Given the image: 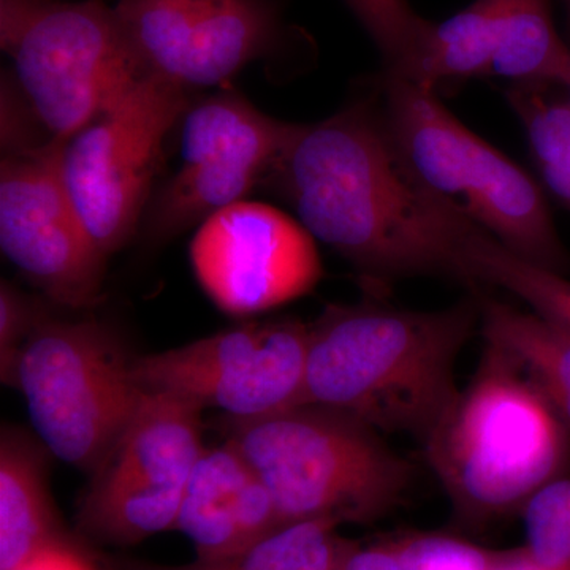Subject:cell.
<instances>
[{
    "label": "cell",
    "mask_w": 570,
    "mask_h": 570,
    "mask_svg": "<svg viewBox=\"0 0 570 570\" xmlns=\"http://www.w3.org/2000/svg\"><path fill=\"white\" fill-rule=\"evenodd\" d=\"M0 45L14 81L56 141L66 142L149 77L100 0H0Z\"/></svg>",
    "instance_id": "cell-5"
},
{
    "label": "cell",
    "mask_w": 570,
    "mask_h": 570,
    "mask_svg": "<svg viewBox=\"0 0 570 570\" xmlns=\"http://www.w3.org/2000/svg\"><path fill=\"white\" fill-rule=\"evenodd\" d=\"M63 142L3 154L0 164V247L18 272L52 303L94 306L107 258L94 242L62 178Z\"/></svg>",
    "instance_id": "cell-10"
},
{
    "label": "cell",
    "mask_w": 570,
    "mask_h": 570,
    "mask_svg": "<svg viewBox=\"0 0 570 570\" xmlns=\"http://www.w3.org/2000/svg\"><path fill=\"white\" fill-rule=\"evenodd\" d=\"M569 63L570 50L554 29L547 0H501L491 75L515 85H562Z\"/></svg>",
    "instance_id": "cell-22"
},
{
    "label": "cell",
    "mask_w": 570,
    "mask_h": 570,
    "mask_svg": "<svg viewBox=\"0 0 570 570\" xmlns=\"http://www.w3.org/2000/svg\"><path fill=\"white\" fill-rule=\"evenodd\" d=\"M309 325L253 321L157 354L135 356L146 392L168 393L202 411L253 420L299 406L305 396Z\"/></svg>",
    "instance_id": "cell-9"
},
{
    "label": "cell",
    "mask_w": 570,
    "mask_h": 570,
    "mask_svg": "<svg viewBox=\"0 0 570 570\" xmlns=\"http://www.w3.org/2000/svg\"><path fill=\"white\" fill-rule=\"evenodd\" d=\"M265 184L376 294L406 277L461 281L459 247L472 219L412 174L382 108L358 102L299 124Z\"/></svg>",
    "instance_id": "cell-1"
},
{
    "label": "cell",
    "mask_w": 570,
    "mask_h": 570,
    "mask_svg": "<svg viewBox=\"0 0 570 570\" xmlns=\"http://www.w3.org/2000/svg\"><path fill=\"white\" fill-rule=\"evenodd\" d=\"M43 313L33 299L7 281L0 283V377L13 387L22 347Z\"/></svg>",
    "instance_id": "cell-26"
},
{
    "label": "cell",
    "mask_w": 570,
    "mask_h": 570,
    "mask_svg": "<svg viewBox=\"0 0 570 570\" xmlns=\"http://www.w3.org/2000/svg\"><path fill=\"white\" fill-rule=\"evenodd\" d=\"M491 570H551L546 566L539 564L534 558L528 553L527 549L515 551H504L497 553L493 569Z\"/></svg>",
    "instance_id": "cell-29"
},
{
    "label": "cell",
    "mask_w": 570,
    "mask_h": 570,
    "mask_svg": "<svg viewBox=\"0 0 570 570\" xmlns=\"http://www.w3.org/2000/svg\"><path fill=\"white\" fill-rule=\"evenodd\" d=\"M505 96L527 130L543 179L570 205V102L547 99L535 85H513Z\"/></svg>",
    "instance_id": "cell-23"
},
{
    "label": "cell",
    "mask_w": 570,
    "mask_h": 570,
    "mask_svg": "<svg viewBox=\"0 0 570 570\" xmlns=\"http://www.w3.org/2000/svg\"><path fill=\"white\" fill-rule=\"evenodd\" d=\"M189 105L186 89L145 77L63 142V183L105 257L145 217L164 142Z\"/></svg>",
    "instance_id": "cell-7"
},
{
    "label": "cell",
    "mask_w": 570,
    "mask_h": 570,
    "mask_svg": "<svg viewBox=\"0 0 570 570\" xmlns=\"http://www.w3.org/2000/svg\"><path fill=\"white\" fill-rule=\"evenodd\" d=\"M13 570H99L81 550L63 538L48 543Z\"/></svg>",
    "instance_id": "cell-28"
},
{
    "label": "cell",
    "mask_w": 570,
    "mask_h": 570,
    "mask_svg": "<svg viewBox=\"0 0 570 570\" xmlns=\"http://www.w3.org/2000/svg\"><path fill=\"white\" fill-rule=\"evenodd\" d=\"M225 431L265 483L283 527L371 523L395 509L412 483L411 464L379 431L335 409L299 404L266 417L227 419Z\"/></svg>",
    "instance_id": "cell-3"
},
{
    "label": "cell",
    "mask_w": 570,
    "mask_h": 570,
    "mask_svg": "<svg viewBox=\"0 0 570 570\" xmlns=\"http://www.w3.org/2000/svg\"><path fill=\"white\" fill-rule=\"evenodd\" d=\"M464 212L512 253L562 275L568 272V253L538 184L482 137Z\"/></svg>",
    "instance_id": "cell-14"
},
{
    "label": "cell",
    "mask_w": 570,
    "mask_h": 570,
    "mask_svg": "<svg viewBox=\"0 0 570 570\" xmlns=\"http://www.w3.org/2000/svg\"><path fill=\"white\" fill-rule=\"evenodd\" d=\"M269 174L268 165L238 157L183 164L149 202L146 238L156 245L175 238L220 209L245 200Z\"/></svg>",
    "instance_id": "cell-17"
},
{
    "label": "cell",
    "mask_w": 570,
    "mask_h": 570,
    "mask_svg": "<svg viewBox=\"0 0 570 570\" xmlns=\"http://www.w3.org/2000/svg\"><path fill=\"white\" fill-rule=\"evenodd\" d=\"M411 570H491L497 553L439 534L401 538Z\"/></svg>",
    "instance_id": "cell-27"
},
{
    "label": "cell",
    "mask_w": 570,
    "mask_h": 570,
    "mask_svg": "<svg viewBox=\"0 0 570 570\" xmlns=\"http://www.w3.org/2000/svg\"><path fill=\"white\" fill-rule=\"evenodd\" d=\"M479 318V302L430 313L328 306L309 325L303 404L425 445L459 403L456 360Z\"/></svg>",
    "instance_id": "cell-2"
},
{
    "label": "cell",
    "mask_w": 570,
    "mask_h": 570,
    "mask_svg": "<svg viewBox=\"0 0 570 570\" xmlns=\"http://www.w3.org/2000/svg\"><path fill=\"white\" fill-rule=\"evenodd\" d=\"M202 412L181 397L145 390L129 426L92 472L82 530L115 546L175 530L187 480L205 450Z\"/></svg>",
    "instance_id": "cell-8"
},
{
    "label": "cell",
    "mask_w": 570,
    "mask_h": 570,
    "mask_svg": "<svg viewBox=\"0 0 570 570\" xmlns=\"http://www.w3.org/2000/svg\"><path fill=\"white\" fill-rule=\"evenodd\" d=\"M568 6H569V13H570V0H568Z\"/></svg>",
    "instance_id": "cell-31"
},
{
    "label": "cell",
    "mask_w": 570,
    "mask_h": 570,
    "mask_svg": "<svg viewBox=\"0 0 570 570\" xmlns=\"http://www.w3.org/2000/svg\"><path fill=\"white\" fill-rule=\"evenodd\" d=\"M183 164L238 157L275 168L299 124L279 121L236 92L190 102L181 119Z\"/></svg>",
    "instance_id": "cell-16"
},
{
    "label": "cell",
    "mask_w": 570,
    "mask_h": 570,
    "mask_svg": "<svg viewBox=\"0 0 570 570\" xmlns=\"http://www.w3.org/2000/svg\"><path fill=\"white\" fill-rule=\"evenodd\" d=\"M528 553L551 570H570V480L549 482L524 504Z\"/></svg>",
    "instance_id": "cell-25"
},
{
    "label": "cell",
    "mask_w": 570,
    "mask_h": 570,
    "mask_svg": "<svg viewBox=\"0 0 570 570\" xmlns=\"http://www.w3.org/2000/svg\"><path fill=\"white\" fill-rule=\"evenodd\" d=\"M483 335L512 356L551 406L570 423V336L532 311L483 298Z\"/></svg>",
    "instance_id": "cell-19"
},
{
    "label": "cell",
    "mask_w": 570,
    "mask_h": 570,
    "mask_svg": "<svg viewBox=\"0 0 570 570\" xmlns=\"http://www.w3.org/2000/svg\"><path fill=\"white\" fill-rule=\"evenodd\" d=\"M134 358L108 326L43 316L22 347L13 387L56 459L92 472L140 406Z\"/></svg>",
    "instance_id": "cell-6"
},
{
    "label": "cell",
    "mask_w": 570,
    "mask_h": 570,
    "mask_svg": "<svg viewBox=\"0 0 570 570\" xmlns=\"http://www.w3.org/2000/svg\"><path fill=\"white\" fill-rule=\"evenodd\" d=\"M197 283L225 314L250 317L309 294L322 277L314 236L277 208L236 202L190 243Z\"/></svg>",
    "instance_id": "cell-11"
},
{
    "label": "cell",
    "mask_w": 570,
    "mask_h": 570,
    "mask_svg": "<svg viewBox=\"0 0 570 570\" xmlns=\"http://www.w3.org/2000/svg\"><path fill=\"white\" fill-rule=\"evenodd\" d=\"M41 450L18 430L0 441V570H13L61 539Z\"/></svg>",
    "instance_id": "cell-15"
},
{
    "label": "cell",
    "mask_w": 570,
    "mask_h": 570,
    "mask_svg": "<svg viewBox=\"0 0 570 570\" xmlns=\"http://www.w3.org/2000/svg\"><path fill=\"white\" fill-rule=\"evenodd\" d=\"M279 528L272 494L242 452L228 441L205 448L175 523L193 542L197 560L238 553Z\"/></svg>",
    "instance_id": "cell-13"
},
{
    "label": "cell",
    "mask_w": 570,
    "mask_h": 570,
    "mask_svg": "<svg viewBox=\"0 0 570 570\" xmlns=\"http://www.w3.org/2000/svg\"><path fill=\"white\" fill-rule=\"evenodd\" d=\"M562 85H564L566 88L570 89V63H569L568 71H566V77H564V81H562Z\"/></svg>",
    "instance_id": "cell-30"
},
{
    "label": "cell",
    "mask_w": 570,
    "mask_h": 570,
    "mask_svg": "<svg viewBox=\"0 0 570 570\" xmlns=\"http://www.w3.org/2000/svg\"><path fill=\"white\" fill-rule=\"evenodd\" d=\"M374 40L389 71L404 69L417 56L431 22L420 18L409 0H346Z\"/></svg>",
    "instance_id": "cell-24"
},
{
    "label": "cell",
    "mask_w": 570,
    "mask_h": 570,
    "mask_svg": "<svg viewBox=\"0 0 570 570\" xmlns=\"http://www.w3.org/2000/svg\"><path fill=\"white\" fill-rule=\"evenodd\" d=\"M333 520L299 521L285 524L249 549L216 560L186 564L121 561L115 570H340L351 540L337 534Z\"/></svg>",
    "instance_id": "cell-21"
},
{
    "label": "cell",
    "mask_w": 570,
    "mask_h": 570,
    "mask_svg": "<svg viewBox=\"0 0 570 570\" xmlns=\"http://www.w3.org/2000/svg\"><path fill=\"white\" fill-rule=\"evenodd\" d=\"M116 18L149 77L190 91L230 81L272 50L273 0H119Z\"/></svg>",
    "instance_id": "cell-12"
},
{
    "label": "cell",
    "mask_w": 570,
    "mask_h": 570,
    "mask_svg": "<svg viewBox=\"0 0 570 570\" xmlns=\"http://www.w3.org/2000/svg\"><path fill=\"white\" fill-rule=\"evenodd\" d=\"M557 415L519 363L487 341L478 377L425 444L461 515H504L550 482L564 452Z\"/></svg>",
    "instance_id": "cell-4"
},
{
    "label": "cell",
    "mask_w": 570,
    "mask_h": 570,
    "mask_svg": "<svg viewBox=\"0 0 570 570\" xmlns=\"http://www.w3.org/2000/svg\"><path fill=\"white\" fill-rule=\"evenodd\" d=\"M459 266L461 283L504 288L570 336V281L562 273L512 253L474 220L461 236Z\"/></svg>",
    "instance_id": "cell-18"
},
{
    "label": "cell",
    "mask_w": 570,
    "mask_h": 570,
    "mask_svg": "<svg viewBox=\"0 0 570 570\" xmlns=\"http://www.w3.org/2000/svg\"><path fill=\"white\" fill-rule=\"evenodd\" d=\"M501 0H475L455 17L431 26L404 69L387 71L436 89L439 82L491 75L499 39Z\"/></svg>",
    "instance_id": "cell-20"
}]
</instances>
